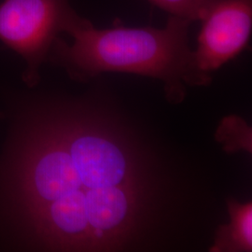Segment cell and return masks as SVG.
<instances>
[{"instance_id": "cell-1", "label": "cell", "mask_w": 252, "mask_h": 252, "mask_svg": "<svg viewBox=\"0 0 252 252\" xmlns=\"http://www.w3.org/2000/svg\"><path fill=\"white\" fill-rule=\"evenodd\" d=\"M0 154V225L21 251H120L135 234L147 181L113 124L81 102L20 105Z\"/></svg>"}, {"instance_id": "cell-2", "label": "cell", "mask_w": 252, "mask_h": 252, "mask_svg": "<svg viewBox=\"0 0 252 252\" xmlns=\"http://www.w3.org/2000/svg\"><path fill=\"white\" fill-rule=\"evenodd\" d=\"M191 24L185 19L168 16L162 28L99 29L86 20L68 32L71 43L61 36L55 39L47 60L80 82H89L106 72L159 80L165 99L179 105L186 97L187 86H207L212 81L196 66L194 51L189 44Z\"/></svg>"}, {"instance_id": "cell-3", "label": "cell", "mask_w": 252, "mask_h": 252, "mask_svg": "<svg viewBox=\"0 0 252 252\" xmlns=\"http://www.w3.org/2000/svg\"><path fill=\"white\" fill-rule=\"evenodd\" d=\"M86 20L73 9L70 0H4L0 4V40L25 60L23 79L34 87L55 39Z\"/></svg>"}, {"instance_id": "cell-4", "label": "cell", "mask_w": 252, "mask_h": 252, "mask_svg": "<svg viewBox=\"0 0 252 252\" xmlns=\"http://www.w3.org/2000/svg\"><path fill=\"white\" fill-rule=\"evenodd\" d=\"M194 59L208 78L247 48L252 31V0H206Z\"/></svg>"}, {"instance_id": "cell-5", "label": "cell", "mask_w": 252, "mask_h": 252, "mask_svg": "<svg viewBox=\"0 0 252 252\" xmlns=\"http://www.w3.org/2000/svg\"><path fill=\"white\" fill-rule=\"evenodd\" d=\"M230 215L228 224L219 226L210 252H252V204L227 200Z\"/></svg>"}, {"instance_id": "cell-6", "label": "cell", "mask_w": 252, "mask_h": 252, "mask_svg": "<svg viewBox=\"0 0 252 252\" xmlns=\"http://www.w3.org/2000/svg\"><path fill=\"white\" fill-rule=\"evenodd\" d=\"M215 138L222 145L225 153H252V129L242 118L235 115L223 118L217 129Z\"/></svg>"}, {"instance_id": "cell-7", "label": "cell", "mask_w": 252, "mask_h": 252, "mask_svg": "<svg viewBox=\"0 0 252 252\" xmlns=\"http://www.w3.org/2000/svg\"><path fill=\"white\" fill-rule=\"evenodd\" d=\"M152 5L167 12L169 16L196 22L206 0H147Z\"/></svg>"}, {"instance_id": "cell-8", "label": "cell", "mask_w": 252, "mask_h": 252, "mask_svg": "<svg viewBox=\"0 0 252 252\" xmlns=\"http://www.w3.org/2000/svg\"><path fill=\"white\" fill-rule=\"evenodd\" d=\"M5 116H6V114H5L4 112H0V120H2L3 118H5Z\"/></svg>"}]
</instances>
